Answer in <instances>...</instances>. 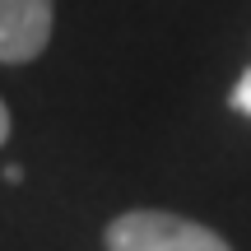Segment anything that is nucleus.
Returning a JSON list of instances; mask_svg holds the SVG:
<instances>
[{
    "label": "nucleus",
    "instance_id": "1",
    "mask_svg": "<svg viewBox=\"0 0 251 251\" xmlns=\"http://www.w3.org/2000/svg\"><path fill=\"white\" fill-rule=\"evenodd\" d=\"M107 251H233L205 224L168 209H130L107 228Z\"/></svg>",
    "mask_w": 251,
    "mask_h": 251
},
{
    "label": "nucleus",
    "instance_id": "4",
    "mask_svg": "<svg viewBox=\"0 0 251 251\" xmlns=\"http://www.w3.org/2000/svg\"><path fill=\"white\" fill-rule=\"evenodd\" d=\"M9 140V112H5V102H0V144Z\"/></svg>",
    "mask_w": 251,
    "mask_h": 251
},
{
    "label": "nucleus",
    "instance_id": "2",
    "mask_svg": "<svg viewBox=\"0 0 251 251\" xmlns=\"http://www.w3.org/2000/svg\"><path fill=\"white\" fill-rule=\"evenodd\" d=\"M51 42V0H0V61L24 65Z\"/></svg>",
    "mask_w": 251,
    "mask_h": 251
},
{
    "label": "nucleus",
    "instance_id": "3",
    "mask_svg": "<svg viewBox=\"0 0 251 251\" xmlns=\"http://www.w3.org/2000/svg\"><path fill=\"white\" fill-rule=\"evenodd\" d=\"M228 102H233L242 117H251V65H247V75H242V79L233 84V98H228Z\"/></svg>",
    "mask_w": 251,
    "mask_h": 251
}]
</instances>
